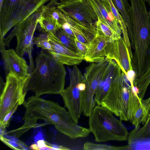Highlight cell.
<instances>
[{"instance_id": "cell-27", "label": "cell", "mask_w": 150, "mask_h": 150, "mask_svg": "<svg viewBox=\"0 0 150 150\" xmlns=\"http://www.w3.org/2000/svg\"><path fill=\"white\" fill-rule=\"evenodd\" d=\"M33 45L42 50L50 52L52 50L51 44L47 33L42 32L36 37H34L33 40Z\"/></svg>"}, {"instance_id": "cell-10", "label": "cell", "mask_w": 150, "mask_h": 150, "mask_svg": "<svg viewBox=\"0 0 150 150\" xmlns=\"http://www.w3.org/2000/svg\"><path fill=\"white\" fill-rule=\"evenodd\" d=\"M110 60L106 57L100 62H91L85 68L83 76L86 88L83 114L86 117L90 115L95 106V93L100 80Z\"/></svg>"}, {"instance_id": "cell-33", "label": "cell", "mask_w": 150, "mask_h": 150, "mask_svg": "<svg viewBox=\"0 0 150 150\" xmlns=\"http://www.w3.org/2000/svg\"><path fill=\"white\" fill-rule=\"evenodd\" d=\"M58 1H59V2L62 3H65L67 2H68L69 1H75V0H58Z\"/></svg>"}, {"instance_id": "cell-32", "label": "cell", "mask_w": 150, "mask_h": 150, "mask_svg": "<svg viewBox=\"0 0 150 150\" xmlns=\"http://www.w3.org/2000/svg\"><path fill=\"white\" fill-rule=\"evenodd\" d=\"M0 93L3 91L5 85V83L1 76H0Z\"/></svg>"}, {"instance_id": "cell-19", "label": "cell", "mask_w": 150, "mask_h": 150, "mask_svg": "<svg viewBox=\"0 0 150 150\" xmlns=\"http://www.w3.org/2000/svg\"><path fill=\"white\" fill-rule=\"evenodd\" d=\"M45 5L38 21L42 32L55 35L56 31L62 27L59 21L45 11Z\"/></svg>"}, {"instance_id": "cell-31", "label": "cell", "mask_w": 150, "mask_h": 150, "mask_svg": "<svg viewBox=\"0 0 150 150\" xmlns=\"http://www.w3.org/2000/svg\"><path fill=\"white\" fill-rule=\"evenodd\" d=\"M38 147L37 150H39L40 148L45 147L47 145V142L43 140H39L37 142Z\"/></svg>"}, {"instance_id": "cell-22", "label": "cell", "mask_w": 150, "mask_h": 150, "mask_svg": "<svg viewBox=\"0 0 150 150\" xmlns=\"http://www.w3.org/2000/svg\"><path fill=\"white\" fill-rule=\"evenodd\" d=\"M114 6L122 16L126 23L129 37L132 34V26L130 16V5L128 0H111Z\"/></svg>"}, {"instance_id": "cell-4", "label": "cell", "mask_w": 150, "mask_h": 150, "mask_svg": "<svg viewBox=\"0 0 150 150\" xmlns=\"http://www.w3.org/2000/svg\"><path fill=\"white\" fill-rule=\"evenodd\" d=\"M121 121L108 109L98 105L89 117V129L96 142L125 141L127 140L129 133Z\"/></svg>"}, {"instance_id": "cell-1", "label": "cell", "mask_w": 150, "mask_h": 150, "mask_svg": "<svg viewBox=\"0 0 150 150\" xmlns=\"http://www.w3.org/2000/svg\"><path fill=\"white\" fill-rule=\"evenodd\" d=\"M23 104L25 109L24 124L8 132L15 137L18 138L30 129L39 127L37 123L39 119L53 125L58 131L72 139L86 137L91 132L89 128L79 125L68 111L57 103L34 96L28 98Z\"/></svg>"}, {"instance_id": "cell-14", "label": "cell", "mask_w": 150, "mask_h": 150, "mask_svg": "<svg viewBox=\"0 0 150 150\" xmlns=\"http://www.w3.org/2000/svg\"><path fill=\"white\" fill-rule=\"evenodd\" d=\"M52 50L49 52L57 60L63 64L74 66L81 63L84 58L64 45L55 35L48 33Z\"/></svg>"}, {"instance_id": "cell-15", "label": "cell", "mask_w": 150, "mask_h": 150, "mask_svg": "<svg viewBox=\"0 0 150 150\" xmlns=\"http://www.w3.org/2000/svg\"><path fill=\"white\" fill-rule=\"evenodd\" d=\"M121 72V69L116 61L110 60L100 80L95 93L94 100L98 105H100L112 82Z\"/></svg>"}, {"instance_id": "cell-2", "label": "cell", "mask_w": 150, "mask_h": 150, "mask_svg": "<svg viewBox=\"0 0 150 150\" xmlns=\"http://www.w3.org/2000/svg\"><path fill=\"white\" fill-rule=\"evenodd\" d=\"M35 62V69L27 82L26 91H31L38 97L60 94L64 89L66 73L64 64L42 49L37 55Z\"/></svg>"}, {"instance_id": "cell-5", "label": "cell", "mask_w": 150, "mask_h": 150, "mask_svg": "<svg viewBox=\"0 0 150 150\" xmlns=\"http://www.w3.org/2000/svg\"><path fill=\"white\" fill-rule=\"evenodd\" d=\"M132 32L129 37L134 54L145 57L150 50V20L144 0H129Z\"/></svg>"}, {"instance_id": "cell-21", "label": "cell", "mask_w": 150, "mask_h": 150, "mask_svg": "<svg viewBox=\"0 0 150 150\" xmlns=\"http://www.w3.org/2000/svg\"><path fill=\"white\" fill-rule=\"evenodd\" d=\"M96 34L104 38L108 42H112L121 38V35L110 26L104 23L99 18L95 23Z\"/></svg>"}, {"instance_id": "cell-3", "label": "cell", "mask_w": 150, "mask_h": 150, "mask_svg": "<svg viewBox=\"0 0 150 150\" xmlns=\"http://www.w3.org/2000/svg\"><path fill=\"white\" fill-rule=\"evenodd\" d=\"M139 93L138 88L131 84L122 71L99 105L108 109L121 120L130 121L141 101Z\"/></svg>"}, {"instance_id": "cell-26", "label": "cell", "mask_w": 150, "mask_h": 150, "mask_svg": "<svg viewBox=\"0 0 150 150\" xmlns=\"http://www.w3.org/2000/svg\"><path fill=\"white\" fill-rule=\"evenodd\" d=\"M83 149L86 150H130L132 149V147L128 144L122 146H115L87 142L84 144Z\"/></svg>"}, {"instance_id": "cell-28", "label": "cell", "mask_w": 150, "mask_h": 150, "mask_svg": "<svg viewBox=\"0 0 150 150\" xmlns=\"http://www.w3.org/2000/svg\"><path fill=\"white\" fill-rule=\"evenodd\" d=\"M0 139L3 143L13 149H29L26 145L19 140L8 139L4 137L3 136H0Z\"/></svg>"}, {"instance_id": "cell-6", "label": "cell", "mask_w": 150, "mask_h": 150, "mask_svg": "<svg viewBox=\"0 0 150 150\" xmlns=\"http://www.w3.org/2000/svg\"><path fill=\"white\" fill-rule=\"evenodd\" d=\"M51 0H0V34L12 28Z\"/></svg>"}, {"instance_id": "cell-30", "label": "cell", "mask_w": 150, "mask_h": 150, "mask_svg": "<svg viewBox=\"0 0 150 150\" xmlns=\"http://www.w3.org/2000/svg\"><path fill=\"white\" fill-rule=\"evenodd\" d=\"M133 70H131L129 71L126 75L127 79L130 82L131 84L134 85V81L135 79L136 74Z\"/></svg>"}, {"instance_id": "cell-29", "label": "cell", "mask_w": 150, "mask_h": 150, "mask_svg": "<svg viewBox=\"0 0 150 150\" xmlns=\"http://www.w3.org/2000/svg\"><path fill=\"white\" fill-rule=\"evenodd\" d=\"M75 42L77 48L80 55L84 58L86 56L88 50V46L79 41L76 38Z\"/></svg>"}, {"instance_id": "cell-17", "label": "cell", "mask_w": 150, "mask_h": 150, "mask_svg": "<svg viewBox=\"0 0 150 150\" xmlns=\"http://www.w3.org/2000/svg\"><path fill=\"white\" fill-rule=\"evenodd\" d=\"M107 43L104 38L96 34L88 46V52L84 60L91 63L103 60L106 57Z\"/></svg>"}, {"instance_id": "cell-34", "label": "cell", "mask_w": 150, "mask_h": 150, "mask_svg": "<svg viewBox=\"0 0 150 150\" xmlns=\"http://www.w3.org/2000/svg\"><path fill=\"white\" fill-rule=\"evenodd\" d=\"M145 2L147 3L150 6V0H144Z\"/></svg>"}, {"instance_id": "cell-7", "label": "cell", "mask_w": 150, "mask_h": 150, "mask_svg": "<svg viewBox=\"0 0 150 150\" xmlns=\"http://www.w3.org/2000/svg\"><path fill=\"white\" fill-rule=\"evenodd\" d=\"M44 5L25 19L15 26L10 34L4 38L5 46L8 48L12 40L14 37H16L17 45L15 51L19 56L22 57L25 54H28L30 73L35 68L32 55L34 45L33 35L42 12Z\"/></svg>"}, {"instance_id": "cell-12", "label": "cell", "mask_w": 150, "mask_h": 150, "mask_svg": "<svg viewBox=\"0 0 150 150\" xmlns=\"http://www.w3.org/2000/svg\"><path fill=\"white\" fill-rule=\"evenodd\" d=\"M0 35V52L6 76L11 73L21 77L29 76V67L26 61L19 56L13 49H6L4 37Z\"/></svg>"}, {"instance_id": "cell-20", "label": "cell", "mask_w": 150, "mask_h": 150, "mask_svg": "<svg viewBox=\"0 0 150 150\" xmlns=\"http://www.w3.org/2000/svg\"><path fill=\"white\" fill-rule=\"evenodd\" d=\"M150 115V96L146 99L141 100L140 105L130 121L135 127L144 125Z\"/></svg>"}, {"instance_id": "cell-23", "label": "cell", "mask_w": 150, "mask_h": 150, "mask_svg": "<svg viewBox=\"0 0 150 150\" xmlns=\"http://www.w3.org/2000/svg\"><path fill=\"white\" fill-rule=\"evenodd\" d=\"M150 83V64L144 73L134 81V85L139 89L138 96L143 99L147 88Z\"/></svg>"}, {"instance_id": "cell-25", "label": "cell", "mask_w": 150, "mask_h": 150, "mask_svg": "<svg viewBox=\"0 0 150 150\" xmlns=\"http://www.w3.org/2000/svg\"><path fill=\"white\" fill-rule=\"evenodd\" d=\"M55 35L66 47L80 55L76 45L74 39L71 38L62 27L56 31Z\"/></svg>"}, {"instance_id": "cell-16", "label": "cell", "mask_w": 150, "mask_h": 150, "mask_svg": "<svg viewBox=\"0 0 150 150\" xmlns=\"http://www.w3.org/2000/svg\"><path fill=\"white\" fill-rule=\"evenodd\" d=\"M86 0L93 8L98 18L121 35L120 25L112 12L108 0Z\"/></svg>"}, {"instance_id": "cell-11", "label": "cell", "mask_w": 150, "mask_h": 150, "mask_svg": "<svg viewBox=\"0 0 150 150\" xmlns=\"http://www.w3.org/2000/svg\"><path fill=\"white\" fill-rule=\"evenodd\" d=\"M57 7L70 18L88 27L96 28L93 23L98 20L97 16L86 0H76L64 3L59 2Z\"/></svg>"}, {"instance_id": "cell-18", "label": "cell", "mask_w": 150, "mask_h": 150, "mask_svg": "<svg viewBox=\"0 0 150 150\" xmlns=\"http://www.w3.org/2000/svg\"><path fill=\"white\" fill-rule=\"evenodd\" d=\"M127 140L131 146L137 143L150 142V115L143 126L135 127L129 133Z\"/></svg>"}, {"instance_id": "cell-9", "label": "cell", "mask_w": 150, "mask_h": 150, "mask_svg": "<svg viewBox=\"0 0 150 150\" xmlns=\"http://www.w3.org/2000/svg\"><path fill=\"white\" fill-rule=\"evenodd\" d=\"M29 76L23 78L11 73L6 76L5 85L0 93V123L17 103L21 105L24 102Z\"/></svg>"}, {"instance_id": "cell-8", "label": "cell", "mask_w": 150, "mask_h": 150, "mask_svg": "<svg viewBox=\"0 0 150 150\" xmlns=\"http://www.w3.org/2000/svg\"><path fill=\"white\" fill-rule=\"evenodd\" d=\"M69 86L61 95L65 107L74 121L78 123L83 113L85 103L86 85L83 75L77 65L69 69Z\"/></svg>"}, {"instance_id": "cell-24", "label": "cell", "mask_w": 150, "mask_h": 150, "mask_svg": "<svg viewBox=\"0 0 150 150\" xmlns=\"http://www.w3.org/2000/svg\"><path fill=\"white\" fill-rule=\"evenodd\" d=\"M112 13L118 20L120 25L122 33L123 35V39L129 50H131V45L129 41L127 26L126 23L119 11L114 6L111 0H108Z\"/></svg>"}, {"instance_id": "cell-13", "label": "cell", "mask_w": 150, "mask_h": 150, "mask_svg": "<svg viewBox=\"0 0 150 150\" xmlns=\"http://www.w3.org/2000/svg\"><path fill=\"white\" fill-rule=\"evenodd\" d=\"M105 50L106 57L115 60L125 75L129 71L133 70L132 58L123 38L108 42Z\"/></svg>"}]
</instances>
